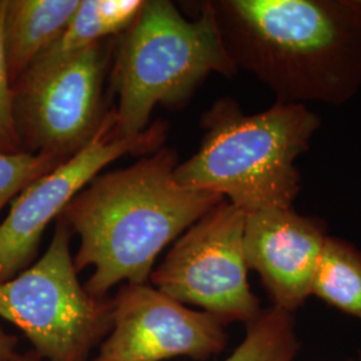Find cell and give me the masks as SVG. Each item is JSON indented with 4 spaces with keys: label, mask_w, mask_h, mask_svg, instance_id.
Returning <instances> with one entry per match:
<instances>
[{
    "label": "cell",
    "mask_w": 361,
    "mask_h": 361,
    "mask_svg": "<svg viewBox=\"0 0 361 361\" xmlns=\"http://www.w3.org/2000/svg\"><path fill=\"white\" fill-rule=\"evenodd\" d=\"M360 4H361V0H360Z\"/></svg>",
    "instance_id": "ffe728a7"
},
{
    "label": "cell",
    "mask_w": 361,
    "mask_h": 361,
    "mask_svg": "<svg viewBox=\"0 0 361 361\" xmlns=\"http://www.w3.org/2000/svg\"><path fill=\"white\" fill-rule=\"evenodd\" d=\"M233 62L277 102L340 104L361 89L360 0L213 3Z\"/></svg>",
    "instance_id": "7a4b0ae2"
},
{
    "label": "cell",
    "mask_w": 361,
    "mask_h": 361,
    "mask_svg": "<svg viewBox=\"0 0 361 361\" xmlns=\"http://www.w3.org/2000/svg\"><path fill=\"white\" fill-rule=\"evenodd\" d=\"M326 237L322 219L293 207L246 214V265L257 271L276 308L293 313L312 295Z\"/></svg>",
    "instance_id": "30bf717a"
},
{
    "label": "cell",
    "mask_w": 361,
    "mask_h": 361,
    "mask_svg": "<svg viewBox=\"0 0 361 361\" xmlns=\"http://www.w3.org/2000/svg\"><path fill=\"white\" fill-rule=\"evenodd\" d=\"M63 162L66 159L51 154L0 152V212L27 186Z\"/></svg>",
    "instance_id": "9a60e30c"
},
{
    "label": "cell",
    "mask_w": 361,
    "mask_h": 361,
    "mask_svg": "<svg viewBox=\"0 0 361 361\" xmlns=\"http://www.w3.org/2000/svg\"><path fill=\"white\" fill-rule=\"evenodd\" d=\"M142 0H97V10L109 37L128 31L142 11Z\"/></svg>",
    "instance_id": "e0dca14e"
},
{
    "label": "cell",
    "mask_w": 361,
    "mask_h": 361,
    "mask_svg": "<svg viewBox=\"0 0 361 361\" xmlns=\"http://www.w3.org/2000/svg\"><path fill=\"white\" fill-rule=\"evenodd\" d=\"M116 116L109 111L101 129L80 152L32 182L13 202L0 224V284L26 271L37 256L42 235L70 201L99 171L125 154H150L165 140L166 125L157 122L131 138L119 137Z\"/></svg>",
    "instance_id": "ba28073f"
},
{
    "label": "cell",
    "mask_w": 361,
    "mask_h": 361,
    "mask_svg": "<svg viewBox=\"0 0 361 361\" xmlns=\"http://www.w3.org/2000/svg\"><path fill=\"white\" fill-rule=\"evenodd\" d=\"M109 56L104 39L50 73L22 75L13 83V116L25 153L67 161L90 142L107 116Z\"/></svg>",
    "instance_id": "52a82bcc"
},
{
    "label": "cell",
    "mask_w": 361,
    "mask_h": 361,
    "mask_svg": "<svg viewBox=\"0 0 361 361\" xmlns=\"http://www.w3.org/2000/svg\"><path fill=\"white\" fill-rule=\"evenodd\" d=\"M200 150L174 169L180 186L219 194L246 214L293 207L301 190L297 158L310 149L320 116L307 104L276 102L247 116L219 99L202 116Z\"/></svg>",
    "instance_id": "3957f363"
},
{
    "label": "cell",
    "mask_w": 361,
    "mask_h": 361,
    "mask_svg": "<svg viewBox=\"0 0 361 361\" xmlns=\"http://www.w3.org/2000/svg\"><path fill=\"white\" fill-rule=\"evenodd\" d=\"M82 0H6L3 43L8 74L15 83L58 39Z\"/></svg>",
    "instance_id": "8fae6325"
},
{
    "label": "cell",
    "mask_w": 361,
    "mask_h": 361,
    "mask_svg": "<svg viewBox=\"0 0 361 361\" xmlns=\"http://www.w3.org/2000/svg\"><path fill=\"white\" fill-rule=\"evenodd\" d=\"M73 233L56 219L46 253L0 284V319L16 325L47 361H89L113 329V300L80 285L70 252Z\"/></svg>",
    "instance_id": "5b68a950"
},
{
    "label": "cell",
    "mask_w": 361,
    "mask_h": 361,
    "mask_svg": "<svg viewBox=\"0 0 361 361\" xmlns=\"http://www.w3.org/2000/svg\"><path fill=\"white\" fill-rule=\"evenodd\" d=\"M11 361H43L35 352H28L26 355L18 353Z\"/></svg>",
    "instance_id": "d6986e66"
},
{
    "label": "cell",
    "mask_w": 361,
    "mask_h": 361,
    "mask_svg": "<svg viewBox=\"0 0 361 361\" xmlns=\"http://www.w3.org/2000/svg\"><path fill=\"white\" fill-rule=\"evenodd\" d=\"M235 71L213 3L188 20L171 1H145L116 59L118 135L142 134L157 104H185L207 75L232 77Z\"/></svg>",
    "instance_id": "277c9868"
},
{
    "label": "cell",
    "mask_w": 361,
    "mask_h": 361,
    "mask_svg": "<svg viewBox=\"0 0 361 361\" xmlns=\"http://www.w3.org/2000/svg\"><path fill=\"white\" fill-rule=\"evenodd\" d=\"M245 222V212L224 200L178 237L152 271L155 289L221 323L255 322L262 310L247 283Z\"/></svg>",
    "instance_id": "8992f818"
},
{
    "label": "cell",
    "mask_w": 361,
    "mask_h": 361,
    "mask_svg": "<svg viewBox=\"0 0 361 361\" xmlns=\"http://www.w3.org/2000/svg\"><path fill=\"white\" fill-rule=\"evenodd\" d=\"M312 295L361 319V252L343 240L326 237Z\"/></svg>",
    "instance_id": "7c38bea8"
},
{
    "label": "cell",
    "mask_w": 361,
    "mask_h": 361,
    "mask_svg": "<svg viewBox=\"0 0 361 361\" xmlns=\"http://www.w3.org/2000/svg\"><path fill=\"white\" fill-rule=\"evenodd\" d=\"M6 0H0V152L1 153H22V143L16 130L13 116V83L8 74L3 43V18Z\"/></svg>",
    "instance_id": "2e32d148"
},
{
    "label": "cell",
    "mask_w": 361,
    "mask_h": 361,
    "mask_svg": "<svg viewBox=\"0 0 361 361\" xmlns=\"http://www.w3.org/2000/svg\"><path fill=\"white\" fill-rule=\"evenodd\" d=\"M107 38L101 25L97 0H82L70 23L58 39L30 65L23 75L37 77L66 63L94 43Z\"/></svg>",
    "instance_id": "5bb4252c"
},
{
    "label": "cell",
    "mask_w": 361,
    "mask_h": 361,
    "mask_svg": "<svg viewBox=\"0 0 361 361\" xmlns=\"http://www.w3.org/2000/svg\"><path fill=\"white\" fill-rule=\"evenodd\" d=\"M177 154L159 147L129 168L91 180L58 219L77 233V271H95L83 285L91 296L107 297L116 284H147L155 258L225 198L180 186Z\"/></svg>",
    "instance_id": "6da1fadb"
},
{
    "label": "cell",
    "mask_w": 361,
    "mask_h": 361,
    "mask_svg": "<svg viewBox=\"0 0 361 361\" xmlns=\"http://www.w3.org/2000/svg\"><path fill=\"white\" fill-rule=\"evenodd\" d=\"M292 313L273 307L246 325L244 341L225 361H296Z\"/></svg>",
    "instance_id": "4fadbf2b"
},
{
    "label": "cell",
    "mask_w": 361,
    "mask_h": 361,
    "mask_svg": "<svg viewBox=\"0 0 361 361\" xmlns=\"http://www.w3.org/2000/svg\"><path fill=\"white\" fill-rule=\"evenodd\" d=\"M113 300V329L92 361H205L226 347L225 324L147 284H126Z\"/></svg>",
    "instance_id": "9c48e42d"
},
{
    "label": "cell",
    "mask_w": 361,
    "mask_h": 361,
    "mask_svg": "<svg viewBox=\"0 0 361 361\" xmlns=\"http://www.w3.org/2000/svg\"><path fill=\"white\" fill-rule=\"evenodd\" d=\"M18 337L4 331L0 324V361H11L18 355Z\"/></svg>",
    "instance_id": "ac0fdd59"
}]
</instances>
